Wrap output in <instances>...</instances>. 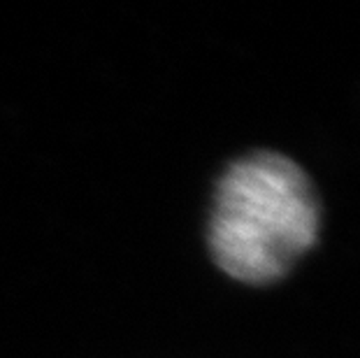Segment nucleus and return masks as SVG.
<instances>
[{
  "label": "nucleus",
  "instance_id": "obj_1",
  "mask_svg": "<svg viewBox=\"0 0 360 358\" xmlns=\"http://www.w3.org/2000/svg\"><path fill=\"white\" fill-rule=\"evenodd\" d=\"M321 200L300 163L260 149L217 181L207 249L217 268L249 286L277 284L319 242Z\"/></svg>",
  "mask_w": 360,
  "mask_h": 358
}]
</instances>
